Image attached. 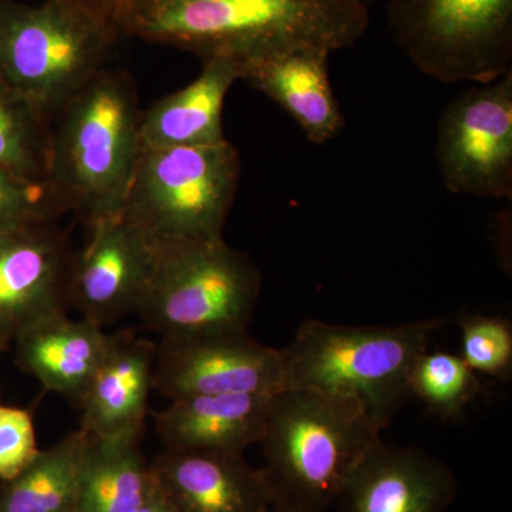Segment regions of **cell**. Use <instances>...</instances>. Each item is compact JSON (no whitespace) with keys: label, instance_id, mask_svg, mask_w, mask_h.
I'll return each mask as SVG.
<instances>
[{"label":"cell","instance_id":"obj_1","mask_svg":"<svg viewBox=\"0 0 512 512\" xmlns=\"http://www.w3.org/2000/svg\"><path fill=\"white\" fill-rule=\"evenodd\" d=\"M367 26L365 0H131L123 35L241 66L299 49L332 55Z\"/></svg>","mask_w":512,"mask_h":512},{"label":"cell","instance_id":"obj_2","mask_svg":"<svg viewBox=\"0 0 512 512\" xmlns=\"http://www.w3.org/2000/svg\"><path fill=\"white\" fill-rule=\"evenodd\" d=\"M136 86L104 67L50 123L45 183L63 214L92 225L116 217L140 156Z\"/></svg>","mask_w":512,"mask_h":512},{"label":"cell","instance_id":"obj_3","mask_svg":"<svg viewBox=\"0 0 512 512\" xmlns=\"http://www.w3.org/2000/svg\"><path fill=\"white\" fill-rule=\"evenodd\" d=\"M382 431L352 397L279 390L258 443L272 505L298 512L328 510Z\"/></svg>","mask_w":512,"mask_h":512},{"label":"cell","instance_id":"obj_4","mask_svg":"<svg viewBox=\"0 0 512 512\" xmlns=\"http://www.w3.org/2000/svg\"><path fill=\"white\" fill-rule=\"evenodd\" d=\"M444 323L433 318L397 326H345L305 320L281 349L284 389L352 397L384 430L412 399L410 369Z\"/></svg>","mask_w":512,"mask_h":512},{"label":"cell","instance_id":"obj_5","mask_svg":"<svg viewBox=\"0 0 512 512\" xmlns=\"http://www.w3.org/2000/svg\"><path fill=\"white\" fill-rule=\"evenodd\" d=\"M119 37L70 0H0V86L52 123L106 67Z\"/></svg>","mask_w":512,"mask_h":512},{"label":"cell","instance_id":"obj_6","mask_svg":"<svg viewBox=\"0 0 512 512\" xmlns=\"http://www.w3.org/2000/svg\"><path fill=\"white\" fill-rule=\"evenodd\" d=\"M154 261L136 315L160 338L248 330L262 276L221 238L153 241Z\"/></svg>","mask_w":512,"mask_h":512},{"label":"cell","instance_id":"obj_7","mask_svg":"<svg viewBox=\"0 0 512 512\" xmlns=\"http://www.w3.org/2000/svg\"><path fill=\"white\" fill-rule=\"evenodd\" d=\"M241 171L239 151L228 140L141 147L120 215L151 241L221 238Z\"/></svg>","mask_w":512,"mask_h":512},{"label":"cell","instance_id":"obj_8","mask_svg":"<svg viewBox=\"0 0 512 512\" xmlns=\"http://www.w3.org/2000/svg\"><path fill=\"white\" fill-rule=\"evenodd\" d=\"M387 16L397 45L441 83L512 72V0H387Z\"/></svg>","mask_w":512,"mask_h":512},{"label":"cell","instance_id":"obj_9","mask_svg":"<svg viewBox=\"0 0 512 512\" xmlns=\"http://www.w3.org/2000/svg\"><path fill=\"white\" fill-rule=\"evenodd\" d=\"M439 173L453 194L512 198V72L447 104L437 124Z\"/></svg>","mask_w":512,"mask_h":512},{"label":"cell","instance_id":"obj_10","mask_svg":"<svg viewBox=\"0 0 512 512\" xmlns=\"http://www.w3.org/2000/svg\"><path fill=\"white\" fill-rule=\"evenodd\" d=\"M284 389L281 350L248 330L161 338L153 390L173 400L212 394H274Z\"/></svg>","mask_w":512,"mask_h":512},{"label":"cell","instance_id":"obj_11","mask_svg":"<svg viewBox=\"0 0 512 512\" xmlns=\"http://www.w3.org/2000/svg\"><path fill=\"white\" fill-rule=\"evenodd\" d=\"M56 221H30L0 232V332L10 340L67 315L74 252Z\"/></svg>","mask_w":512,"mask_h":512},{"label":"cell","instance_id":"obj_12","mask_svg":"<svg viewBox=\"0 0 512 512\" xmlns=\"http://www.w3.org/2000/svg\"><path fill=\"white\" fill-rule=\"evenodd\" d=\"M90 239L74 252L69 303L82 319L106 328L136 313L154 261V244L121 215L90 225Z\"/></svg>","mask_w":512,"mask_h":512},{"label":"cell","instance_id":"obj_13","mask_svg":"<svg viewBox=\"0 0 512 512\" xmlns=\"http://www.w3.org/2000/svg\"><path fill=\"white\" fill-rule=\"evenodd\" d=\"M448 464L416 446L376 441L336 498V512H444L456 500Z\"/></svg>","mask_w":512,"mask_h":512},{"label":"cell","instance_id":"obj_14","mask_svg":"<svg viewBox=\"0 0 512 512\" xmlns=\"http://www.w3.org/2000/svg\"><path fill=\"white\" fill-rule=\"evenodd\" d=\"M150 471L178 512H266L272 507L261 468L252 467L242 453L165 450Z\"/></svg>","mask_w":512,"mask_h":512},{"label":"cell","instance_id":"obj_15","mask_svg":"<svg viewBox=\"0 0 512 512\" xmlns=\"http://www.w3.org/2000/svg\"><path fill=\"white\" fill-rule=\"evenodd\" d=\"M330 53L299 49L241 64V80L274 100L305 137L323 146L342 133L345 117L329 77Z\"/></svg>","mask_w":512,"mask_h":512},{"label":"cell","instance_id":"obj_16","mask_svg":"<svg viewBox=\"0 0 512 512\" xmlns=\"http://www.w3.org/2000/svg\"><path fill=\"white\" fill-rule=\"evenodd\" d=\"M157 345L133 332L116 333L79 406L90 436H141L153 390Z\"/></svg>","mask_w":512,"mask_h":512},{"label":"cell","instance_id":"obj_17","mask_svg":"<svg viewBox=\"0 0 512 512\" xmlns=\"http://www.w3.org/2000/svg\"><path fill=\"white\" fill-rule=\"evenodd\" d=\"M114 335L86 319L56 316L23 330L15 342V363L47 392L79 404L89 389Z\"/></svg>","mask_w":512,"mask_h":512},{"label":"cell","instance_id":"obj_18","mask_svg":"<svg viewBox=\"0 0 512 512\" xmlns=\"http://www.w3.org/2000/svg\"><path fill=\"white\" fill-rule=\"evenodd\" d=\"M274 394H212L173 400L154 414L158 436L165 450L244 454L261 440Z\"/></svg>","mask_w":512,"mask_h":512},{"label":"cell","instance_id":"obj_19","mask_svg":"<svg viewBox=\"0 0 512 512\" xmlns=\"http://www.w3.org/2000/svg\"><path fill=\"white\" fill-rule=\"evenodd\" d=\"M237 80H241V67L235 60H202L201 73L194 82L141 113V147L212 146L227 140L222 114L225 99Z\"/></svg>","mask_w":512,"mask_h":512},{"label":"cell","instance_id":"obj_20","mask_svg":"<svg viewBox=\"0 0 512 512\" xmlns=\"http://www.w3.org/2000/svg\"><path fill=\"white\" fill-rule=\"evenodd\" d=\"M140 439L87 434L73 512L138 511L153 483Z\"/></svg>","mask_w":512,"mask_h":512},{"label":"cell","instance_id":"obj_21","mask_svg":"<svg viewBox=\"0 0 512 512\" xmlns=\"http://www.w3.org/2000/svg\"><path fill=\"white\" fill-rule=\"evenodd\" d=\"M86 431L79 429L0 480V512H73Z\"/></svg>","mask_w":512,"mask_h":512},{"label":"cell","instance_id":"obj_22","mask_svg":"<svg viewBox=\"0 0 512 512\" xmlns=\"http://www.w3.org/2000/svg\"><path fill=\"white\" fill-rule=\"evenodd\" d=\"M410 394L443 420L460 419L468 404L484 392L483 383L463 357L454 353H421L409 373Z\"/></svg>","mask_w":512,"mask_h":512},{"label":"cell","instance_id":"obj_23","mask_svg":"<svg viewBox=\"0 0 512 512\" xmlns=\"http://www.w3.org/2000/svg\"><path fill=\"white\" fill-rule=\"evenodd\" d=\"M50 121L0 86V171L45 183Z\"/></svg>","mask_w":512,"mask_h":512},{"label":"cell","instance_id":"obj_24","mask_svg":"<svg viewBox=\"0 0 512 512\" xmlns=\"http://www.w3.org/2000/svg\"><path fill=\"white\" fill-rule=\"evenodd\" d=\"M461 357L477 375H512V325L503 316L470 315L458 320Z\"/></svg>","mask_w":512,"mask_h":512},{"label":"cell","instance_id":"obj_25","mask_svg":"<svg viewBox=\"0 0 512 512\" xmlns=\"http://www.w3.org/2000/svg\"><path fill=\"white\" fill-rule=\"evenodd\" d=\"M63 211L46 183L0 171V232L37 220H57Z\"/></svg>","mask_w":512,"mask_h":512},{"label":"cell","instance_id":"obj_26","mask_svg":"<svg viewBox=\"0 0 512 512\" xmlns=\"http://www.w3.org/2000/svg\"><path fill=\"white\" fill-rule=\"evenodd\" d=\"M39 451L28 410L0 404V480L15 477Z\"/></svg>","mask_w":512,"mask_h":512},{"label":"cell","instance_id":"obj_27","mask_svg":"<svg viewBox=\"0 0 512 512\" xmlns=\"http://www.w3.org/2000/svg\"><path fill=\"white\" fill-rule=\"evenodd\" d=\"M87 13L99 19L104 25L123 35L124 20H126L131 0H70Z\"/></svg>","mask_w":512,"mask_h":512},{"label":"cell","instance_id":"obj_28","mask_svg":"<svg viewBox=\"0 0 512 512\" xmlns=\"http://www.w3.org/2000/svg\"><path fill=\"white\" fill-rule=\"evenodd\" d=\"M137 512H178V510L165 498V495L158 490L157 485L154 484L153 481L150 490H148L146 500H144V503L141 504Z\"/></svg>","mask_w":512,"mask_h":512},{"label":"cell","instance_id":"obj_29","mask_svg":"<svg viewBox=\"0 0 512 512\" xmlns=\"http://www.w3.org/2000/svg\"><path fill=\"white\" fill-rule=\"evenodd\" d=\"M10 342H12V340H10L8 336L3 335V333L0 332V353L6 352V350L9 349Z\"/></svg>","mask_w":512,"mask_h":512},{"label":"cell","instance_id":"obj_30","mask_svg":"<svg viewBox=\"0 0 512 512\" xmlns=\"http://www.w3.org/2000/svg\"><path fill=\"white\" fill-rule=\"evenodd\" d=\"M266 512H298V511L291 510V508L276 507V505H272V507L269 508V510Z\"/></svg>","mask_w":512,"mask_h":512}]
</instances>
